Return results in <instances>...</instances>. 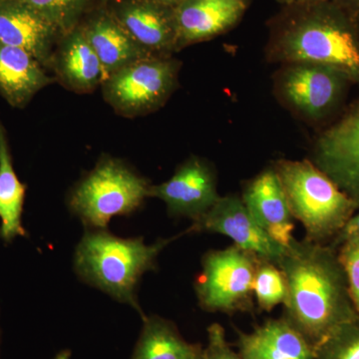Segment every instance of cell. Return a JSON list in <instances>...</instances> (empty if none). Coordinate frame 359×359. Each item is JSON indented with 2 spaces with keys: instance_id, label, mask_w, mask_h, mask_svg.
<instances>
[{
  "instance_id": "1",
  "label": "cell",
  "mask_w": 359,
  "mask_h": 359,
  "mask_svg": "<svg viewBox=\"0 0 359 359\" xmlns=\"http://www.w3.org/2000/svg\"><path fill=\"white\" fill-rule=\"evenodd\" d=\"M276 264L287 283L283 318L314 347L359 316L332 245L294 238Z\"/></svg>"
},
{
  "instance_id": "2",
  "label": "cell",
  "mask_w": 359,
  "mask_h": 359,
  "mask_svg": "<svg viewBox=\"0 0 359 359\" xmlns=\"http://www.w3.org/2000/svg\"><path fill=\"white\" fill-rule=\"evenodd\" d=\"M266 60L330 66L359 84L358 26L332 1L294 4L269 22Z\"/></svg>"
},
{
  "instance_id": "3",
  "label": "cell",
  "mask_w": 359,
  "mask_h": 359,
  "mask_svg": "<svg viewBox=\"0 0 359 359\" xmlns=\"http://www.w3.org/2000/svg\"><path fill=\"white\" fill-rule=\"evenodd\" d=\"M184 233L147 245L142 238L116 237L106 229L87 231L75 252V269L85 282L129 304L144 318L136 297L142 276L155 269L160 252Z\"/></svg>"
},
{
  "instance_id": "4",
  "label": "cell",
  "mask_w": 359,
  "mask_h": 359,
  "mask_svg": "<svg viewBox=\"0 0 359 359\" xmlns=\"http://www.w3.org/2000/svg\"><path fill=\"white\" fill-rule=\"evenodd\" d=\"M292 217L301 222L306 240L330 244L359 205L311 160L276 161L273 164Z\"/></svg>"
},
{
  "instance_id": "5",
  "label": "cell",
  "mask_w": 359,
  "mask_h": 359,
  "mask_svg": "<svg viewBox=\"0 0 359 359\" xmlns=\"http://www.w3.org/2000/svg\"><path fill=\"white\" fill-rule=\"evenodd\" d=\"M150 184L117 159L103 158L73 189L69 207L85 226L104 230L111 219L136 211L149 198Z\"/></svg>"
},
{
  "instance_id": "6",
  "label": "cell",
  "mask_w": 359,
  "mask_h": 359,
  "mask_svg": "<svg viewBox=\"0 0 359 359\" xmlns=\"http://www.w3.org/2000/svg\"><path fill=\"white\" fill-rule=\"evenodd\" d=\"M259 257L236 245L210 250L203 257L195 283L201 308L210 313H250L254 278Z\"/></svg>"
},
{
  "instance_id": "7",
  "label": "cell",
  "mask_w": 359,
  "mask_h": 359,
  "mask_svg": "<svg viewBox=\"0 0 359 359\" xmlns=\"http://www.w3.org/2000/svg\"><path fill=\"white\" fill-rule=\"evenodd\" d=\"M181 62L172 57L139 59L105 78L104 99L125 117H137L160 109L178 85Z\"/></svg>"
},
{
  "instance_id": "8",
  "label": "cell",
  "mask_w": 359,
  "mask_h": 359,
  "mask_svg": "<svg viewBox=\"0 0 359 359\" xmlns=\"http://www.w3.org/2000/svg\"><path fill=\"white\" fill-rule=\"evenodd\" d=\"M348 78L330 66L308 62L287 63L273 75L278 100L309 121L332 114L346 96Z\"/></svg>"
},
{
  "instance_id": "9",
  "label": "cell",
  "mask_w": 359,
  "mask_h": 359,
  "mask_svg": "<svg viewBox=\"0 0 359 359\" xmlns=\"http://www.w3.org/2000/svg\"><path fill=\"white\" fill-rule=\"evenodd\" d=\"M311 162L359 205V103L318 136Z\"/></svg>"
},
{
  "instance_id": "10",
  "label": "cell",
  "mask_w": 359,
  "mask_h": 359,
  "mask_svg": "<svg viewBox=\"0 0 359 359\" xmlns=\"http://www.w3.org/2000/svg\"><path fill=\"white\" fill-rule=\"evenodd\" d=\"M189 231L226 236L241 249L273 264L278 263L287 250L259 226L242 198L235 195L219 198L204 216L193 222Z\"/></svg>"
},
{
  "instance_id": "11",
  "label": "cell",
  "mask_w": 359,
  "mask_h": 359,
  "mask_svg": "<svg viewBox=\"0 0 359 359\" xmlns=\"http://www.w3.org/2000/svg\"><path fill=\"white\" fill-rule=\"evenodd\" d=\"M149 197L166 204L168 212L197 221L221 198L214 168L207 160L192 156L177 168L173 176L150 187Z\"/></svg>"
},
{
  "instance_id": "12",
  "label": "cell",
  "mask_w": 359,
  "mask_h": 359,
  "mask_svg": "<svg viewBox=\"0 0 359 359\" xmlns=\"http://www.w3.org/2000/svg\"><path fill=\"white\" fill-rule=\"evenodd\" d=\"M110 13L150 55L170 57L178 51L174 8L149 0H119Z\"/></svg>"
},
{
  "instance_id": "13",
  "label": "cell",
  "mask_w": 359,
  "mask_h": 359,
  "mask_svg": "<svg viewBox=\"0 0 359 359\" xmlns=\"http://www.w3.org/2000/svg\"><path fill=\"white\" fill-rule=\"evenodd\" d=\"M250 0H183L174 8L178 51L216 39L240 22Z\"/></svg>"
},
{
  "instance_id": "14",
  "label": "cell",
  "mask_w": 359,
  "mask_h": 359,
  "mask_svg": "<svg viewBox=\"0 0 359 359\" xmlns=\"http://www.w3.org/2000/svg\"><path fill=\"white\" fill-rule=\"evenodd\" d=\"M61 32L20 0H0V43L20 47L51 70Z\"/></svg>"
},
{
  "instance_id": "15",
  "label": "cell",
  "mask_w": 359,
  "mask_h": 359,
  "mask_svg": "<svg viewBox=\"0 0 359 359\" xmlns=\"http://www.w3.org/2000/svg\"><path fill=\"white\" fill-rule=\"evenodd\" d=\"M242 200L255 221L278 244L287 248L294 240V217L273 166L245 185Z\"/></svg>"
},
{
  "instance_id": "16",
  "label": "cell",
  "mask_w": 359,
  "mask_h": 359,
  "mask_svg": "<svg viewBox=\"0 0 359 359\" xmlns=\"http://www.w3.org/2000/svg\"><path fill=\"white\" fill-rule=\"evenodd\" d=\"M51 70L55 73V80L78 94L91 93L105 79L100 61L80 25L61 36Z\"/></svg>"
},
{
  "instance_id": "17",
  "label": "cell",
  "mask_w": 359,
  "mask_h": 359,
  "mask_svg": "<svg viewBox=\"0 0 359 359\" xmlns=\"http://www.w3.org/2000/svg\"><path fill=\"white\" fill-rule=\"evenodd\" d=\"M237 334L238 353L244 359H316V347L283 316Z\"/></svg>"
},
{
  "instance_id": "18",
  "label": "cell",
  "mask_w": 359,
  "mask_h": 359,
  "mask_svg": "<svg viewBox=\"0 0 359 359\" xmlns=\"http://www.w3.org/2000/svg\"><path fill=\"white\" fill-rule=\"evenodd\" d=\"M80 26L100 61L105 78L134 61L152 56L130 36L109 9L97 11Z\"/></svg>"
},
{
  "instance_id": "19",
  "label": "cell",
  "mask_w": 359,
  "mask_h": 359,
  "mask_svg": "<svg viewBox=\"0 0 359 359\" xmlns=\"http://www.w3.org/2000/svg\"><path fill=\"white\" fill-rule=\"evenodd\" d=\"M54 79L29 52L0 43V95L9 105L22 109Z\"/></svg>"
},
{
  "instance_id": "20",
  "label": "cell",
  "mask_w": 359,
  "mask_h": 359,
  "mask_svg": "<svg viewBox=\"0 0 359 359\" xmlns=\"http://www.w3.org/2000/svg\"><path fill=\"white\" fill-rule=\"evenodd\" d=\"M25 187L14 171L6 131L0 120V238L6 243L23 237Z\"/></svg>"
},
{
  "instance_id": "21",
  "label": "cell",
  "mask_w": 359,
  "mask_h": 359,
  "mask_svg": "<svg viewBox=\"0 0 359 359\" xmlns=\"http://www.w3.org/2000/svg\"><path fill=\"white\" fill-rule=\"evenodd\" d=\"M202 351L200 344L186 341L172 321L145 316L131 359H193Z\"/></svg>"
},
{
  "instance_id": "22",
  "label": "cell",
  "mask_w": 359,
  "mask_h": 359,
  "mask_svg": "<svg viewBox=\"0 0 359 359\" xmlns=\"http://www.w3.org/2000/svg\"><path fill=\"white\" fill-rule=\"evenodd\" d=\"M254 297L257 306L268 313L287 301V280L276 264L259 259L254 278Z\"/></svg>"
},
{
  "instance_id": "23",
  "label": "cell",
  "mask_w": 359,
  "mask_h": 359,
  "mask_svg": "<svg viewBox=\"0 0 359 359\" xmlns=\"http://www.w3.org/2000/svg\"><path fill=\"white\" fill-rule=\"evenodd\" d=\"M27 4L61 32H70L80 25L92 0H20Z\"/></svg>"
},
{
  "instance_id": "24",
  "label": "cell",
  "mask_w": 359,
  "mask_h": 359,
  "mask_svg": "<svg viewBox=\"0 0 359 359\" xmlns=\"http://www.w3.org/2000/svg\"><path fill=\"white\" fill-rule=\"evenodd\" d=\"M316 359H359V316L323 339L316 347Z\"/></svg>"
},
{
  "instance_id": "25",
  "label": "cell",
  "mask_w": 359,
  "mask_h": 359,
  "mask_svg": "<svg viewBox=\"0 0 359 359\" xmlns=\"http://www.w3.org/2000/svg\"><path fill=\"white\" fill-rule=\"evenodd\" d=\"M337 250L346 273L351 301L359 313V235L344 238Z\"/></svg>"
},
{
  "instance_id": "26",
  "label": "cell",
  "mask_w": 359,
  "mask_h": 359,
  "mask_svg": "<svg viewBox=\"0 0 359 359\" xmlns=\"http://www.w3.org/2000/svg\"><path fill=\"white\" fill-rule=\"evenodd\" d=\"M207 332V346L203 348V359H244L231 349L221 325L212 323Z\"/></svg>"
},
{
  "instance_id": "27",
  "label": "cell",
  "mask_w": 359,
  "mask_h": 359,
  "mask_svg": "<svg viewBox=\"0 0 359 359\" xmlns=\"http://www.w3.org/2000/svg\"><path fill=\"white\" fill-rule=\"evenodd\" d=\"M354 235H359V208L355 214L349 219V221L347 222L344 228L342 229L341 231L337 236V238L330 243V245L337 249L344 238L351 237V236Z\"/></svg>"
},
{
  "instance_id": "28",
  "label": "cell",
  "mask_w": 359,
  "mask_h": 359,
  "mask_svg": "<svg viewBox=\"0 0 359 359\" xmlns=\"http://www.w3.org/2000/svg\"><path fill=\"white\" fill-rule=\"evenodd\" d=\"M359 25V0H330Z\"/></svg>"
},
{
  "instance_id": "29",
  "label": "cell",
  "mask_w": 359,
  "mask_h": 359,
  "mask_svg": "<svg viewBox=\"0 0 359 359\" xmlns=\"http://www.w3.org/2000/svg\"><path fill=\"white\" fill-rule=\"evenodd\" d=\"M282 6H294V4H316V2L328 1V0H276Z\"/></svg>"
},
{
  "instance_id": "30",
  "label": "cell",
  "mask_w": 359,
  "mask_h": 359,
  "mask_svg": "<svg viewBox=\"0 0 359 359\" xmlns=\"http://www.w3.org/2000/svg\"><path fill=\"white\" fill-rule=\"evenodd\" d=\"M149 1L155 2V4H161V6L171 7V8H176L183 0H149Z\"/></svg>"
},
{
  "instance_id": "31",
  "label": "cell",
  "mask_w": 359,
  "mask_h": 359,
  "mask_svg": "<svg viewBox=\"0 0 359 359\" xmlns=\"http://www.w3.org/2000/svg\"><path fill=\"white\" fill-rule=\"evenodd\" d=\"M53 359H71V351H60Z\"/></svg>"
},
{
  "instance_id": "32",
  "label": "cell",
  "mask_w": 359,
  "mask_h": 359,
  "mask_svg": "<svg viewBox=\"0 0 359 359\" xmlns=\"http://www.w3.org/2000/svg\"><path fill=\"white\" fill-rule=\"evenodd\" d=\"M193 359H203V351L202 353L199 354V355L196 356V358Z\"/></svg>"
},
{
  "instance_id": "33",
  "label": "cell",
  "mask_w": 359,
  "mask_h": 359,
  "mask_svg": "<svg viewBox=\"0 0 359 359\" xmlns=\"http://www.w3.org/2000/svg\"><path fill=\"white\" fill-rule=\"evenodd\" d=\"M101 2H108L110 1V0H100Z\"/></svg>"
},
{
  "instance_id": "34",
  "label": "cell",
  "mask_w": 359,
  "mask_h": 359,
  "mask_svg": "<svg viewBox=\"0 0 359 359\" xmlns=\"http://www.w3.org/2000/svg\"><path fill=\"white\" fill-rule=\"evenodd\" d=\"M358 29H359V25H358Z\"/></svg>"
}]
</instances>
